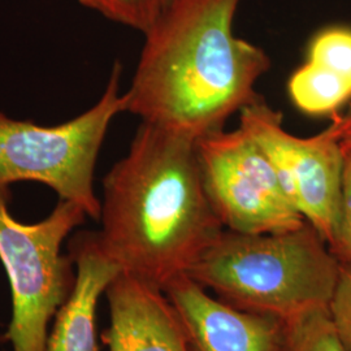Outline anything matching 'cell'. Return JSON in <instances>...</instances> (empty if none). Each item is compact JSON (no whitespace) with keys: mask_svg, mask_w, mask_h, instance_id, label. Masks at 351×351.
<instances>
[{"mask_svg":"<svg viewBox=\"0 0 351 351\" xmlns=\"http://www.w3.org/2000/svg\"><path fill=\"white\" fill-rule=\"evenodd\" d=\"M195 139L141 123L101 185L103 250L121 272L165 289L226 230L203 184Z\"/></svg>","mask_w":351,"mask_h":351,"instance_id":"6da1fadb","label":"cell"},{"mask_svg":"<svg viewBox=\"0 0 351 351\" xmlns=\"http://www.w3.org/2000/svg\"><path fill=\"white\" fill-rule=\"evenodd\" d=\"M241 1L169 0L143 34L125 112L197 141L258 101L271 59L234 34Z\"/></svg>","mask_w":351,"mask_h":351,"instance_id":"7a4b0ae2","label":"cell"},{"mask_svg":"<svg viewBox=\"0 0 351 351\" xmlns=\"http://www.w3.org/2000/svg\"><path fill=\"white\" fill-rule=\"evenodd\" d=\"M341 262L314 226L245 234L226 229L189 276L223 301L285 324L329 310Z\"/></svg>","mask_w":351,"mask_h":351,"instance_id":"3957f363","label":"cell"},{"mask_svg":"<svg viewBox=\"0 0 351 351\" xmlns=\"http://www.w3.org/2000/svg\"><path fill=\"white\" fill-rule=\"evenodd\" d=\"M121 71V64L114 62L98 101L62 124L39 125L0 112V191L10 193L19 182H38L98 221L101 198L94 176L110 125L125 112Z\"/></svg>","mask_w":351,"mask_h":351,"instance_id":"277c9868","label":"cell"},{"mask_svg":"<svg viewBox=\"0 0 351 351\" xmlns=\"http://www.w3.org/2000/svg\"><path fill=\"white\" fill-rule=\"evenodd\" d=\"M8 202L10 193L0 191V263L12 301L4 337L12 351H46L51 323L75 285V263L63 254L64 242L88 216L75 203L59 199L45 219L23 223Z\"/></svg>","mask_w":351,"mask_h":351,"instance_id":"5b68a950","label":"cell"},{"mask_svg":"<svg viewBox=\"0 0 351 351\" xmlns=\"http://www.w3.org/2000/svg\"><path fill=\"white\" fill-rule=\"evenodd\" d=\"M195 150L207 195L228 230L278 233L306 221L265 152L241 126L203 136Z\"/></svg>","mask_w":351,"mask_h":351,"instance_id":"8992f818","label":"cell"},{"mask_svg":"<svg viewBox=\"0 0 351 351\" xmlns=\"http://www.w3.org/2000/svg\"><path fill=\"white\" fill-rule=\"evenodd\" d=\"M239 126L262 147L304 220L332 242L339 220L343 150L335 124L313 137L284 128L282 114L259 98L239 112Z\"/></svg>","mask_w":351,"mask_h":351,"instance_id":"52a82bcc","label":"cell"},{"mask_svg":"<svg viewBox=\"0 0 351 351\" xmlns=\"http://www.w3.org/2000/svg\"><path fill=\"white\" fill-rule=\"evenodd\" d=\"M164 291L184 326L189 351H284L287 326L274 316L237 308L189 275Z\"/></svg>","mask_w":351,"mask_h":351,"instance_id":"ba28073f","label":"cell"},{"mask_svg":"<svg viewBox=\"0 0 351 351\" xmlns=\"http://www.w3.org/2000/svg\"><path fill=\"white\" fill-rule=\"evenodd\" d=\"M108 351H189L185 329L163 289L121 272L106 290Z\"/></svg>","mask_w":351,"mask_h":351,"instance_id":"9c48e42d","label":"cell"},{"mask_svg":"<svg viewBox=\"0 0 351 351\" xmlns=\"http://www.w3.org/2000/svg\"><path fill=\"white\" fill-rule=\"evenodd\" d=\"M68 254L75 263V285L52 322L46 351H101L98 306L121 269L103 250L97 230L75 233Z\"/></svg>","mask_w":351,"mask_h":351,"instance_id":"30bf717a","label":"cell"},{"mask_svg":"<svg viewBox=\"0 0 351 351\" xmlns=\"http://www.w3.org/2000/svg\"><path fill=\"white\" fill-rule=\"evenodd\" d=\"M289 95L303 113L323 116L335 113L351 99V82L337 72L307 62L289 80Z\"/></svg>","mask_w":351,"mask_h":351,"instance_id":"8fae6325","label":"cell"},{"mask_svg":"<svg viewBox=\"0 0 351 351\" xmlns=\"http://www.w3.org/2000/svg\"><path fill=\"white\" fill-rule=\"evenodd\" d=\"M284 351H350L333 326L329 311H317L285 324Z\"/></svg>","mask_w":351,"mask_h":351,"instance_id":"7c38bea8","label":"cell"},{"mask_svg":"<svg viewBox=\"0 0 351 351\" xmlns=\"http://www.w3.org/2000/svg\"><path fill=\"white\" fill-rule=\"evenodd\" d=\"M90 11L110 21L145 34L164 10V0H78Z\"/></svg>","mask_w":351,"mask_h":351,"instance_id":"4fadbf2b","label":"cell"},{"mask_svg":"<svg viewBox=\"0 0 351 351\" xmlns=\"http://www.w3.org/2000/svg\"><path fill=\"white\" fill-rule=\"evenodd\" d=\"M307 62L329 68L351 82V27L328 26L315 34Z\"/></svg>","mask_w":351,"mask_h":351,"instance_id":"5bb4252c","label":"cell"},{"mask_svg":"<svg viewBox=\"0 0 351 351\" xmlns=\"http://www.w3.org/2000/svg\"><path fill=\"white\" fill-rule=\"evenodd\" d=\"M343 150L339 220L329 247L341 263H351V147Z\"/></svg>","mask_w":351,"mask_h":351,"instance_id":"9a60e30c","label":"cell"},{"mask_svg":"<svg viewBox=\"0 0 351 351\" xmlns=\"http://www.w3.org/2000/svg\"><path fill=\"white\" fill-rule=\"evenodd\" d=\"M328 311L339 339L351 351V263H341L337 285Z\"/></svg>","mask_w":351,"mask_h":351,"instance_id":"2e32d148","label":"cell"},{"mask_svg":"<svg viewBox=\"0 0 351 351\" xmlns=\"http://www.w3.org/2000/svg\"><path fill=\"white\" fill-rule=\"evenodd\" d=\"M332 123L337 129L342 147H351V106L348 112L336 116Z\"/></svg>","mask_w":351,"mask_h":351,"instance_id":"e0dca14e","label":"cell"},{"mask_svg":"<svg viewBox=\"0 0 351 351\" xmlns=\"http://www.w3.org/2000/svg\"><path fill=\"white\" fill-rule=\"evenodd\" d=\"M168 1H169V0H164V3H165V4H167V3H168ZM164 7H165V5H164Z\"/></svg>","mask_w":351,"mask_h":351,"instance_id":"ac0fdd59","label":"cell"}]
</instances>
